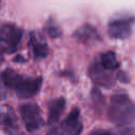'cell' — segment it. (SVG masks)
I'll return each mask as SVG.
<instances>
[{"instance_id":"ba28073f","label":"cell","mask_w":135,"mask_h":135,"mask_svg":"<svg viewBox=\"0 0 135 135\" xmlns=\"http://www.w3.org/2000/svg\"><path fill=\"white\" fill-rule=\"evenodd\" d=\"M89 73H90L91 78L97 84L102 85V86H107V88H109L112 84V79H111L110 75L105 72L104 69H102L100 63H98V62L93 63L89 70Z\"/></svg>"},{"instance_id":"6da1fadb","label":"cell","mask_w":135,"mask_h":135,"mask_svg":"<svg viewBox=\"0 0 135 135\" xmlns=\"http://www.w3.org/2000/svg\"><path fill=\"white\" fill-rule=\"evenodd\" d=\"M42 78L22 77L13 70H5L0 76V83L8 91L14 90L21 99H27L35 96L40 90Z\"/></svg>"},{"instance_id":"30bf717a","label":"cell","mask_w":135,"mask_h":135,"mask_svg":"<svg viewBox=\"0 0 135 135\" xmlns=\"http://www.w3.org/2000/svg\"><path fill=\"white\" fill-rule=\"evenodd\" d=\"M30 45H31L33 54H34V56L36 58H44V57L47 56V53H49L47 45L38 36H36L35 34L31 35Z\"/></svg>"},{"instance_id":"ac0fdd59","label":"cell","mask_w":135,"mask_h":135,"mask_svg":"<svg viewBox=\"0 0 135 135\" xmlns=\"http://www.w3.org/2000/svg\"><path fill=\"white\" fill-rule=\"evenodd\" d=\"M2 56H3V52L0 50V63H1V61H2Z\"/></svg>"},{"instance_id":"2e32d148","label":"cell","mask_w":135,"mask_h":135,"mask_svg":"<svg viewBox=\"0 0 135 135\" xmlns=\"http://www.w3.org/2000/svg\"><path fill=\"white\" fill-rule=\"evenodd\" d=\"M90 135H112L109 131H105V130H101V129H99V130H95V131H93Z\"/></svg>"},{"instance_id":"e0dca14e","label":"cell","mask_w":135,"mask_h":135,"mask_svg":"<svg viewBox=\"0 0 135 135\" xmlns=\"http://www.w3.org/2000/svg\"><path fill=\"white\" fill-rule=\"evenodd\" d=\"M46 135H61V133L57 129H52L46 133Z\"/></svg>"},{"instance_id":"9c48e42d","label":"cell","mask_w":135,"mask_h":135,"mask_svg":"<svg viewBox=\"0 0 135 135\" xmlns=\"http://www.w3.org/2000/svg\"><path fill=\"white\" fill-rule=\"evenodd\" d=\"M65 107V100L63 98H57L49 103L47 110V123L53 124L59 120Z\"/></svg>"},{"instance_id":"3957f363","label":"cell","mask_w":135,"mask_h":135,"mask_svg":"<svg viewBox=\"0 0 135 135\" xmlns=\"http://www.w3.org/2000/svg\"><path fill=\"white\" fill-rule=\"evenodd\" d=\"M22 38V30L15 24L4 23L0 26V50L13 53L17 50Z\"/></svg>"},{"instance_id":"8fae6325","label":"cell","mask_w":135,"mask_h":135,"mask_svg":"<svg viewBox=\"0 0 135 135\" xmlns=\"http://www.w3.org/2000/svg\"><path fill=\"white\" fill-rule=\"evenodd\" d=\"M75 38H77L79 41L85 43L88 41H91L92 39H96L98 36L97 31L90 24H84L81 27H79L75 33H74Z\"/></svg>"},{"instance_id":"277c9868","label":"cell","mask_w":135,"mask_h":135,"mask_svg":"<svg viewBox=\"0 0 135 135\" xmlns=\"http://www.w3.org/2000/svg\"><path fill=\"white\" fill-rule=\"evenodd\" d=\"M20 114L27 131L34 132L44 123L40 108L35 103H24L20 107Z\"/></svg>"},{"instance_id":"52a82bcc","label":"cell","mask_w":135,"mask_h":135,"mask_svg":"<svg viewBox=\"0 0 135 135\" xmlns=\"http://www.w3.org/2000/svg\"><path fill=\"white\" fill-rule=\"evenodd\" d=\"M0 124L3 126L7 130V132L11 133L12 135H17L18 133L17 120L15 114L7 107L0 108Z\"/></svg>"},{"instance_id":"5b68a950","label":"cell","mask_w":135,"mask_h":135,"mask_svg":"<svg viewBox=\"0 0 135 135\" xmlns=\"http://www.w3.org/2000/svg\"><path fill=\"white\" fill-rule=\"evenodd\" d=\"M134 18L132 16H121L113 18L108 25V34L111 38L126 39L132 32V23Z\"/></svg>"},{"instance_id":"8992f818","label":"cell","mask_w":135,"mask_h":135,"mask_svg":"<svg viewBox=\"0 0 135 135\" xmlns=\"http://www.w3.org/2000/svg\"><path fill=\"white\" fill-rule=\"evenodd\" d=\"M61 135H80L82 132V121L79 109L75 108L63 119L60 126Z\"/></svg>"},{"instance_id":"7c38bea8","label":"cell","mask_w":135,"mask_h":135,"mask_svg":"<svg viewBox=\"0 0 135 135\" xmlns=\"http://www.w3.org/2000/svg\"><path fill=\"white\" fill-rule=\"evenodd\" d=\"M99 63L102 66V69H104L105 71H113L119 66V62L116 58V55L112 51H109V52L101 54Z\"/></svg>"},{"instance_id":"4fadbf2b","label":"cell","mask_w":135,"mask_h":135,"mask_svg":"<svg viewBox=\"0 0 135 135\" xmlns=\"http://www.w3.org/2000/svg\"><path fill=\"white\" fill-rule=\"evenodd\" d=\"M44 30L47 33V35L50 37H52V38H57V37L61 36V28H60V26L52 18H50L47 20V22L45 23Z\"/></svg>"},{"instance_id":"7a4b0ae2","label":"cell","mask_w":135,"mask_h":135,"mask_svg":"<svg viewBox=\"0 0 135 135\" xmlns=\"http://www.w3.org/2000/svg\"><path fill=\"white\" fill-rule=\"evenodd\" d=\"M108 117L117 126L135 123V103L126 94H116L111 98Z\"/></svg>"},{"instance_id":"5bb4252c","label":"cell","mask_w":135,"mask_h":135,"mask_svg":"<svg viewBox=\"0 0 135 135\" xmlns=\"http://www.w3.org/2000/svg\"><path fill=\"white\" fill-rule=\"evenodd\" d=\"M118 135H135V127L122 128L118 131Z\"/></svg>"},{"instance_id":"9a60e30c","label":"cell","mask_w":135,"mask_h":135,"mask_svg":"<svg viewBox=\"0 0 135 135\" xmlns=\"http://www.w3.org/2000/svg\"><path fill=\"white\" fill-rule=\"evenodd\" d=\"M116 78L119 80V81H121V82H129L130 81V78H129V76L124 73V72H122V71H119L118 73H117V75H116Z\"/></svg>"}]
</instances>
